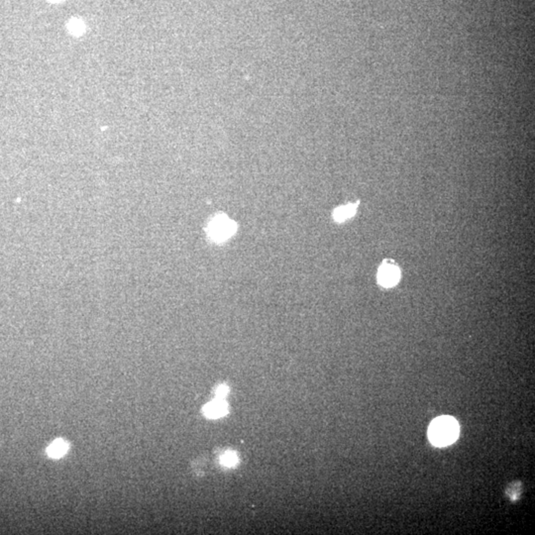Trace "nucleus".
Returning <instances> with one entry per match:
<instances>
[{
  "label": "nucleus",
  "mask_w": 535,
  "mask_h": 535,
  "mask_svg": "<svg viewBox=\"0 0 535 535\" xmlns=\"http://www.w3.org/2000/svg\"><path fill=\"white\" fill-rule=\"evenodd\" d=\"M69 27H70L71 31H72L73 33H75V34H81V33H83V23L81 20L76 19V20L71 21Z\"/></svg>",
  "instance_id": "9"
},
{
  "label": "nucleus",
  "mask_w": 535,
  "mask_h": 535,
  "mask_svg": "<svg viewBox=\"0 0 535 535\" xmlns=\"http://www.w3.org/2000/svg\"><path fill=\"white\" fill-rule=\"evenodd\" d=\"M220 462L225 467H234L238 463V457L235 453L226 452L222 455Z\"/></svg>",
  "instance_id": "7"
},
{
  "label": "nucleus",
  "mask_w": 535,
  "mask_h": 535,
  "mask_svg": "<svg viewBox=\"0 0 535 535\" xmlns=\"http://www.w3.org/2000/svg\"><path fill=\"white\" fill-rule=\"evenodd\" d=\"M459 424L451 416H440L433 420L428 429L429 440L433 445L442 447L452 444L459 435Z\"/></svg>",
  "instance_id": "1"
},
{
  "label": "nucleus",
  "mask_w": 535,
  "mask_h": 535,
  "mask_svg": "<svg viewBox=\"0 0 535 535\" xmlns=\"http://www.w3.org/2000/svg\"><path fill=\"white\" fill-rule=\"evenodd\" d=\"M228 412V406L226 403L217 398L204 408V413L208 418H218L225 415Z\"/></svg>",
  "instance_id": "4"
},
{
  "label": "nucleus",
  "mask_w": 535,
  "mask_h": 535,
  "mask_svg": "<svg viewBox=\"0 0 535 535\" xmlns=\"http://www.w3.org/2000/svg\"><path fill=\"white\" fill-rule=\"evenodd\" d=\"M357 208L358 204H350L347 206H340L334 210L333 218L337 222H343L355 215Z\"/></svg>",
  "instance_id": "5"
},
{
  "label": "nucleus",
  "mask_w": 535,
  "mask_h": 535,
  "mask_svg": "<svg viewBox=\"0 0 535 535\" xmlns=\"http://www.w3.org/2000/svg\"><path fill=\"white\" fill-rule=\"evenodd\" d=\"M50 1H52V2H59V1H61V0H50Z\"/></svg>",
  "instance_id": "11"
},
{
  "label": "nucleus",
  "mask_w": 535,
  "mask_h": 535,
  "mask_svg": "<svg viewBox=\"0 0 535 535\" xmlns=\"http://www.w3.org/2000/svg\"><path fill=\"white\" fill-rule=\"evenodd\" d=\"M69 449V444L62 439H57L47 449V454L53 458H60L63 456Z\"/></svg>",
  "instance_id": "6"
},
{
  "label": "nucleus",
  "mask_w": 535,
  "mask_h": 535,
  "mask_svg": "<svg viewBox=\"0 0 535 535\" xmlns=\"http://www.w3.org/2000/svg\"><path fill=\"white\" fill-rule=\"evenodd\" d=\"M378 280L383 287L391 288L399 280V270L394 264L385 261L379 270Z\"/></svg>",
  "instance_id": "3"
},
{
  "label": "nucleus",
  "mask_w": 535,
  "mask_h": 535,
  "mask_svg": "<svg viewBox=\"0 0 535 535\" xmlns=\"http://www.w3.org/2000/svg\"><path fill=\"white\" fill-rule=\"evenodd\" d=\"M228 391H229V390H228L226 386L222 385V386L218 387V389L216 390V395H217V397H224L228 393Z\"/></svg>",
  "instance_id": "10"
},
{
  "label": "nucleus",
  "mask_w": 535,
  "mask_h": 535,
  "mask_svg": "<svg viewBox=\"0 0 535 535\" xmlns=\"http://www.w3.org/2000/svg\"><path fill=\"white\" fill-rule=\"evenodd\" d=\"M520 492H521V486H520V483H515L514 485H512V486L507 490V495H509V497L511 498V500H517V498L519 497Z\"/></svg>",
  "instance_id": "8"
},
{
  "label": "nucleus",
  "mask_w": 535,
  "mask_h": 535,
  "mask_svg": "<svg viewBox=\"0 0 535 535\" xmlns=\"http://www.w3.org/2000/svg\"><path fill=\"white\" fill-rule=\"evenodd\" d=\"M237 230L236 223L224 214L215 216L207 225L206 233L208 237L216 242L222 243L231 238Z\"/></svg>",
  "instance_id": "2"
}]
</instances>
